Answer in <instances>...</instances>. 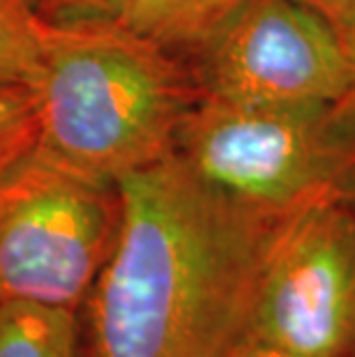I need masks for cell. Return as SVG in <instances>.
<instances>
[{"instance_id":"cell-11","label":"cell","mask_w":355,"mask_h":357,"mask_svg":"<svg viewBox=\"0 0 355 357\" xmlns=\"http://www.w3.org/2000/svg\"><path fill=\"white\" fill-rule=\"evenodd\" d=\"M33 10L51 24L90 19H116L123 0H28Z\"/></svg>"},{"instance_id":"cell-8","label":"cell","mask_w":355,"mask_h":357,"mask_svg":"<svg viewBox=\"0 0 355 357\" xmlns=\"http://www.w3.org/2000/svg\"><path fill=\"white\" fill-rule=\"evenodd\" d=\"M0 357H83L79 314L28 302H3Z\"/></svg>"},{"instance_id":"cell-7","label":"cell","mask_w":355,"mask_h":357,"mask_svg":"<svg viewBox=\"0 0 355 357\" xmlns=\"http://www.w3.org/2000/svg\"><path fill=\"white\" fill-rule=\"evenodd\" d=\"M245 0H123L118 21L180 53Z\"/></svg>"},{"instance_id":"cell-10","label":"cell","mask_w":355,"mask_h":357,"mask_svg":"<svg viewBox=\"0 0 355 357\" xmlns=\"http://www.w3.org/2000/svg\"><path fill=\"white\" fill-rule=\"evenodd\" d=\"M35 93L28 86H0V173L35 146Z\"/></svg>"},{"instance_id":"cell-5","label":"cell","mask_w":355,"mask_h":357,"mask_svg":"<svg viewBox=\"0 0 355 357\" xmlns=\"http://www.w3.org/2000/svg\"><path fill=\"white\" fill-rule=\"evenodd\" d=\"M199 100L332 102L351 93V51L300 0H245L178 53Z\"/></svg>"},{"instance_id":"cell-4","label":"cell","mask_w":355,"mask_h":357,"mask_svg":"<svg viewBox=\"0 0 355 357\" xmlns=\"http://www.w3.org/2000/svg\"><path fill=\"white\" fill-rule=\"evenodd\" d=\"M120 226L118 182L83 176L33 146L0 173V305L81 314Z\"/></svg>"},{"instance_id":"cell-15","label":"cell","mask_w":355,"mask_h":357,"mask_svg":"<svg viewBox=\"0 0 355 357\" xmlns=\"http://www.w3.org/2000/svg\"><path fill=\"white\" fill-rule=\"evenodd\" d=\"M353 357H355V351H353Z\"/></svg>"},{"instance_id":"cell-14","label":"cell","mask_w":355,"mask_h":357,"mask_svg":"<svg viewBox=\"0 0 355 357\" xmlns=\"http://www.w3.org/2000/svg\"><path fill=\"white\" fill-rule=\"evenodd\" d=\"M349 97L355 104V40L351 44V93H349Z\"/></svg>"},{"instance_id":"cell-1","label":"cell","mask_w":355,"mask_h":357,"mask_svg":"<svg viewBox=\"0 0 355 357\" xmlns=\"http://www.w3.org/2000/svg\"><path fill=\"white\" fill-rule=\"evenodd\" d=\"M118 185L123 226L79 314L83 357H222L298 215L254 208L176 155Z\"/></svg>"},{"instance_id":"cell-2","label":"cell","mask_w":355,"mask_h":357,"mask_svg":"<svg viewBox=\"0 0 355 357\" xmlns=\"http://www.w3.org/2000/svg\"><path fill=\"white\" fill-rule=\"evenodd\" d=\"M35 146L83 176L118 182L173 155L199 93L178 53L118 19L47 24Z\"/></svg>"},{"instance_id":"cell-9","label":"cell","mask_w":355,"mask_h":357,"mask_svg":"<svg viewBox=\"0 0 355 357\" xmlns=\"http://www.w3.org/2000/svg\"><path fill=\"white\" fill-rule=\"evenodd\" d=\"M47 24L28 0H0V86H35Z\"/></svg>"},{"instance_id":"cell-3","label":"cell","mask_w":355,"mask_h":357,"mask_svg":"<svg viewBox=\"0 0 355 357\" xmlns=\"http://www.w3.org/2000/svg\"><path fill=\"white\" fill-rule=\"evenodd\" d=\"M173 155L217 189L275 215L355 201V104L199 100Z\"/></svg>"},{"instance_id":"cell-6","label":"cell","mask_w":355,"mask_h":357,"mask_svg":"<svg viewBox=\"0 0 355 357\" xmlns=\"http://www.w3.org/2000/svg\"><path fill=\"white\" fill-rule=\"evenodd\" d=\"M247 332L312 357H353L355 201L321 203L293 219Z\"/></svg>"},{"instance_id":"cell-13","label":"cell","mask_w":355,"mask_h":357,"mask_svg":"<svg viewBox=\"0 0 355 357\" xmlns=\"http://www.w3.org/2000/svg\"><path fill=\"white\" fill-rule=\"evenodd\" d=\"M222 357H312V355L298 353L293 348H286L282 344H275V341L263 339L259 334L245 332Z\"/></svg>"},{"instance_id":"cell-12","label":"cell","mask_w":355,"mask_h":357,"mask_svg":"<svg viewBox=\"0 0 355 357\" xmlns=\"http://www.w3.org/2000/svg\"><path fill=\"white\" fill-rule=\"evenodd\" d=\"M300 3L319 12L337 30L351 51V44L355 40V0H300Z\"/></svg>"}]
</instances>
